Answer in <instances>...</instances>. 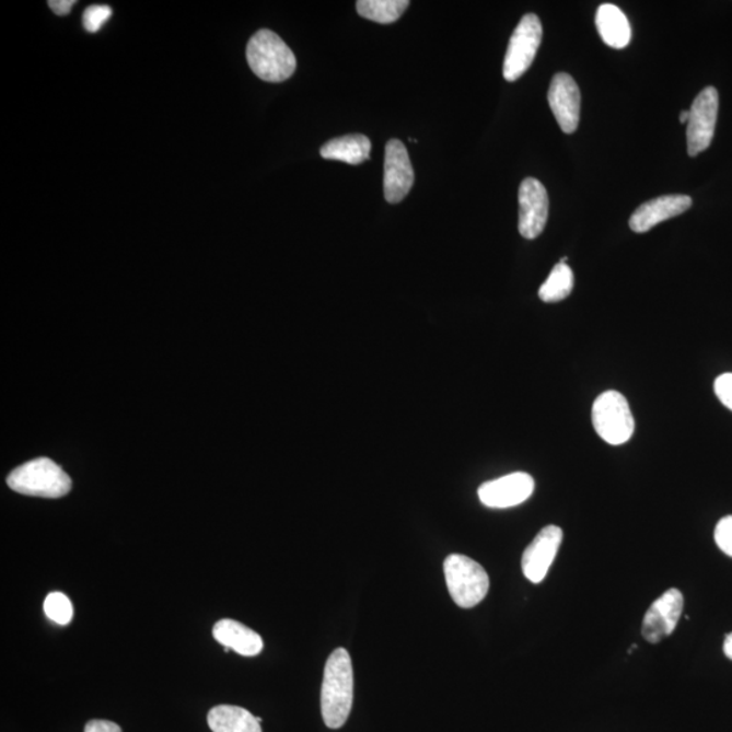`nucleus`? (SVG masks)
Masks as SVG:
<instances>
[{
    "label": "nucleus",
    "instance_id": "obj_13",
    "mask_svg": "<svg viewBox=\"0 0 732 732\" xmlns=\"http://www.w3.org/2000/svg\"><path fill=\"white\" fill-rule=\"evenodd\" d=\"M548 102L565 133H574L581 115V92L569 73H556L550 82Z\"/></svg>",
    "mask_w": 732,
    "mask_h": 732
},
{
    "label": "nucleus",
    "instance_id": "obj_14",
    "mask_svg": "<svg viewBox=\"0 0 732 732\" xmlns=\"http://www.w3.org/2000/svg\"><path fill=\"white\" fill-rule=\"evenodd\" d=\"M692 207V198L685 195H669L647 201L634 212L629 226L637 234L654 229L662 221L683 214Z\"/></svg>",
    "mask_w": 732,
    "mask_h": 732
},
{
    "label": "nucleus",
    "instance_id": "obj_26",
    "mask_svg": "<svg viewBox=\"0 0 732 732\" xmlns=\"http://www.w3.org/2000/svg\"><path fill=\"white\" fill-rule=\"evenodd\" d=\"M75 0H50L49 8L55 11L56 14L58 15H67L70 13L72 10L73 5H75Z\"/></svg>",
    "mask_w": 732,
    "mask_h": 732
},
{
    "label": "nucleus",
    "instance_id": "obj_27",
    "mask_svg": "<svg viewBox=\"0 0 732 732\" xmlns=\"http://www.w3.org/2000/svg\"><path fill=\"white\" fill-rule=\"evenodd\" d=\"M724 654L732 660V634L728 635L724 640Z\"/></svg>",
    "mask_w": 732,
    "mask_h": 732
},
{
    "label": "nucleus",
    "instance_id": "obj_23",
    "mask_svg": "<svg viewBox=\"0 0 732 732\" xmlns=\"http://www.w3.org/2000/svg\"><path fill=\"white\" fill-rule=\"evenodd\" d=\"M714 542L725 555L732 558V515L719 521L717 530H714Z\"/></svg>",
    "mask_w": 732,
    "mask_h": 732
},
{
    "label": "nucleus",
    "instance_id": "obj_9",
    "mask_svg": "<svg viewBox=\"0 0 732 732\" xmlns=\"http://www.w3.org/2000/svg\"><path fill=\"white\" fill-rule=\"evenodd\" d=\"M683 609V593L678 589L667 590L647 611L643 624H641V635L649 643H660L674 632Z\"/></svg>",
    "mask_w": 732,
    "mask_h": 732
},
{
    "label": "nucleus",
    "instance_id": "obj_16",
    "mask_svg": "<svg viewBox=\"0 0 732 732\" xmlns=\"http://www.w3.org/2000/svg\"><path fill=\"white\" fill-rule=\"evenodd\" d=\"M595 25L603 42L612 48L623 49L631 43V25L626 14L615 4L600 5Z\"/></svg>",
    "mask_w": 732,
    "mask_h": 732
},
{
    "label": "nucleus",
    "instance_id": "obj_6",
    "mask_svg": "<svg viewBox=\"0 0 732 732\" xmlns=\"http://www.w3.org/2000/svg\"><path fill=\"white\" fill-rule=\"evenodd\" d=\"M543 38V26L535 14H526L510 38L503 61V78L515 82L530 70Z\"/></svg>",
    "mask_w": 732,
    "mask_h": 732
},
{
    "label": "nucleus",
    "instance_id": "obj_21",
    "mask_svg": "<svg viewBox=\"0 0 732 732\" xmlns=\"http://www.w3.org/2000/svg\"><path fill=\"white\" fill-rule=\"evenodd\" d=\"M44 612L50 620L59 626H68L72 621L73 608L70 599L62 593H50L45 599Z\"/></svg>",
    "mask_w": 732,
    "mask_h": 732
},
{
    "label": "nucleus",
    "instance_id": "obj_12",
    "mask_svg": "<svg viewBox=\"0 0 732 732\" xmlns=\"http://www.w3.org/2000/svg\"><path fill=\"white\" fill-rule=\"evenodd\" d=\"M563 542V531L559 526L543 527L522 555V571L532 583H541L547 577L556 555Z\"/></svg>",
    "mask_w": 732,
    "mask_h": 732
},
{
    "label": "nucleus",
    "instance_id": "obj_20",
    "mask_svg": "<svg viewBox=\"0 0 732 732\" xmlns=\"http://www.w3.org/2000/svg\"><path fill=\"white\" fill-rule=\"evenodd\" d=\"M572 288H574V275L570 266L560 260L538 289V297L544 303H558L570 297Z\"/></svg>",
    "mask_w": 732,
    "mask_h": 732
},
{
    "label": "nucleus",
    "instance_id": "obj_1",
    "mask_svg": "<svg viewBox=\"0 0 732 732\" xmlns=\"http://www.w3.org/2000/svg\"><path fill=\"white\" fill-rule=\"evenodd\" d=\"M355 677L349 652L337 649L326 662L322 685V714L328 729L342 728L353 707Z\"/></svg>",
    "mask_w": 732,
    "mask_h": 732
},
{
    "label": "nucleus",
    "instance_id": "obj_19",
    "mask_svg": "<svg viewBox=\"0 0 732 732\" xmlns=\"http://www.w3.org/2000/svg\"><path fill=\"white\" fill-rule=\"evenodd\" d=\"M356 5L357 13L362 19L387 25L399 20L410 2L407 0H359Z\"/></svg>",
    "mask_w": 732,
    "mask_h": 732
},
{
    "label": "nucleus",
    "instance_id": "obj_28",
    "mask_svg": "<svg viewBox=\"0 0 732 732\" xmlns=\"http://www.w3.org/2000/svg\"><path fill=\"white\" fill-rule=\"evenodd\" d=\"M679 121L683 124H688L689 121V112H683L679 116Z\"/></svg>",
    "mask_w": 732,
    "mask_h": 732
},
{
    "label": "nucleus",
    "instance_id": "obj_4",
    "mask_svg": "<svg viewBox=\"0 0 732 732\" xmlns=\"http://www.w3.org/2000/svg\"><path fill=\"white\" fill-rule=\"evenodd\" d=\"M448 590L460 608L469 609L486 599L490 580L484 567L468 556L453 554L444 561Z\"/></svg>",
    "mask_w": 732,
    "mask_h": 732
},
{
    "label": "nucleus",
    "instance_id": "obj_17",
    "mask_svg": "<svg viewBox=\"0 0 732 732\" xmlns=\"http://www.w3.org/2000/svg\"><path fill=\"white\" fill-rule=\"evenodd\" d=\"M371 140L364 135H348L327 141L321 149L322 158L348 164L364 163L371 155Z\"/></svg>",
    "mask_w": 732,
    "mask_h": 732
},
{
    "label": "nucleus",
    "instance_id": "obj_22",
    "mask_svg": "<svg viewBox=\"0 0 732 732\" xmlns=\"http://www.w3.org/2000/svg\"><path fill=\"white\" fill-rule=\"evenodd\" d=\"M113 10L109 5L106 4H95L90 5L83 14V26L90 33H96L101 31V27L104 26L107 20L111 19Z\"/></svg>",
    "mask_w": 732,
    "mask_h": 732
},
{
    "label": "nucleus",
    "instance_id": "obj_3",
    "mask_svg": "<svg viewBox=\"0 0 732 732\" xmlns=\"http://www.w3.org/2000/svg\"><path fill=\"white\" fill-rule=\"evenodd\" d=\"M11 490L24 496L61 498L71 491L72 481L66 470L47 457L34 458L9 475Z\"/></svg>",
    "mask_w": 732,
    "mask_h": 732
},
{
    "label": "nucleus",
    "instance_id": "obj_10",
    "mask_svg": "<svg viewBox=\"0 0 732 732\" xmlns=\"http://www.w3.org/2000/svg\"><path fill=\"white\" fill-rule=\"evenodd\" d=\"M535 480L530 474L514 473L486 481L478 490L480 502L491 509L519 507L532 497Z\"/></svg>",
    "mask_w": 732,
    "mask_h": 732
},
{
    "label": "nucleus",
    "instance_id": "obj_2",
    "mask_svg": "<svg viewBox=\"0 0 732 732\" xmlns=\"http://www.w3.org/2000/svg\"><path fill=\"white\" fill-rule=\"evenodd\" d=\"M247 61L255 75L265 82L287 81L297 71L292 49L275 32L263 30L247 45Z\"/></svg>",
    "mask_w": 732,
    "mask_h": 732
},
{
    "label": "nucleus",
    "instance_id": "obj_25",
    "mask_svg": "<svg viewBox=\"0 0 732 732\" xmlns=\"http://www.w3.org/2000/svg\"><path fill=\"white\" fill-rule=\"evenodd\" d=\"M84 732H123L120 725L109 720H92L84 728Z\"/></svg>",
    "mask_w": 732,
    "mask_h": 732
},
{
    "label": "nucleus",
    "instance_id": "obj_5",
    "mask_svg": "<svg viewBox=\"0 0 732 732\" xmlns=\"http://www.w3.org/2000/svg\"><path fill=\"white\" fill-rule=\"evenodd\" d=\"M592 421L601 439L611 445L626 444L635 431L631 408L626 397L617 391H606L595 399Z\"/></svg>",
    "mask_w": 732,
    "mask_h": 732
},
{
    "label": "nucleus",
    "instance_id": "obj_24",
    "mask_svg": "<svg viewBox=\"0 0 732 732\" xmlns=\"http://www.w3.org/2000/svg\"><path fill=\"white\" fill-rule=\"evenodd\" d=\"M714 394L732 411V373L720 374L714 382Z\"/></svg>",
    "mask_w": 732,
    "mask_h": 732
},
{
    "label": "nucleus",
    "instance_id": "obj_11",
    "mask_svg": "<svg viewBox=\"0 0 732 732\" xmlns=\"http://www.w3.org/2000/svg\"><path fill=\"white\" fill-rule=\"evenodd\" d=\"M414 185L410 156L400 140H390L385 147L384 196L390 204H399Z\"/></svg>",
    "mask_w": 732,
    "mask_h": 732
},
{
    "label": "nucleus",
    "instance_id": "obj_7",
    "mask_svg": "<svg viewBox=\"0 0 732 732\" xmlns=\"http://www.w3.org/2000/svg\"><path fill=\"white\" fill-rule=\"evenodd\" d=\"M719 111V94L714 88L704 89L689 111L688 153L690 156L699 155L712 143L714 127H717Z\"/></svg>",
    "mask_w": 732,
    "mask_h": 732
},
{
    "label": "nucleus",
    "instance_id": "obj_18",
    "mask_svg": "<svg viewBox=\"0 0 732 732\" xmlns=\"http://www.w3.org/2000/svg\"><path fill=\"white\" fill-rule=\"evenodd\" d=\"M209 729L213 732H263L258 719L247 709L218 706L208 713Z\"/></svg>",
    "mask_w": 732,
    "mask_h": 732
},
{
    "label": "nucleus",
    "instance_id": "obj_8",
    "mask_svg": "<svg viewBox=\"0 0 732 732\" xmlns=\"http://www.w3.org/2000/svg\"><path fill=\"white\" fill-rule=\"evenodd\" d=\"M520 234L525 240H536L546 229L549 200L546 187L535 178L522 181L519 191Z\"/></svg>",
    "mask_w": 732,
    "mask_h": 732
},
{
    "label": "nucleus",
    "instance_id": "obj_15",
    "mask_svg": "<svg viewBox=\"0 0 732 732\" xmlns=\"http://www.w3.org/2000/svg\"><path fill=\"white\" fill-rule=\"evenodd\" d=\"M213 637L225 649L234 650L243 657L258 655L264 649V640L257 632L230 618L214 624Z\"/></svg>",
    "mask_w": 732,
    "mask_h": 732
}]
</instances>
